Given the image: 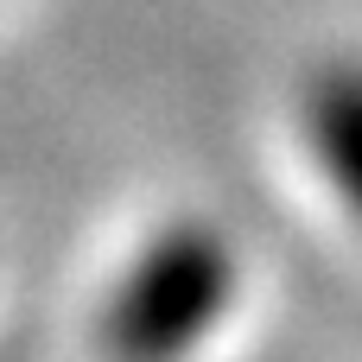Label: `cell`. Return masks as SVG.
<instances>
[{"label":"cell","mask_w":362,"mask_h":362,"mask_svg":"<svg viewBox=\"0 0 362 362\" xmlns=\"http://www.w3.org/2000/svg\"><path fill=\"white\" fill-rule=\"evenodd\" d=\"M235 299V248L216 223H172L159 229L134 267L121 274L102 344L115 362H185Z\"/></svg>","instance_id":"obj_1"},{"label":"cell","mask_w":362,"mask_h":362,"mask_svg":"<svg viewBox=\"0 0 362 362\" xmlns=\"http://www.w3.org/2000/svg\"><path fill=\"white\" fill-rule=\"evenodd\" d=\"M305 134H312L325 178L337 185L344 210L362 216V64L356 57H337L305 83Z\"/></svg>","instance_id":"obj_2"}]
</instances>
